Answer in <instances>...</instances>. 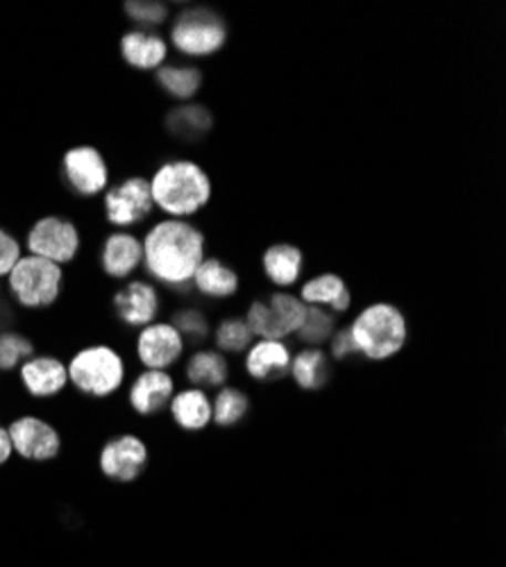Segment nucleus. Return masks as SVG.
Wrapping results in <instances>:
<instances>
[{
	"instance_id": "nucleus-32",
	"label": "nucleus",
	"mask_w": 506,
	"mask_h": 567,
	"mask_svg": "<svg viewBox=\"0 0 506 567\" xmlns=\"http://www.w3.org/2000/svg\"><path fill=\"white\" fill-rule=\"evenodd\" d=\"M250 341H252V334H250L246 320H241V318H229V320L220 322L218 332H216V346L223 352L239 354L250 346Z\"/></svg>"
},
{
	"instance_id": "nucleus-6",
	"label": "nucleus",
	"mask_w": 506,
	"mask_h": 567,
	"mask_svg": "<svg viewBox=\"0 0 506 567\" xmlns=\"http://www.w3.org/2000/svg\"><path fill=\"white\" fill-rule=\"evenodd\" d=\"M82 246L80 229L73 220L64 216H43L39 218L28 236H25V248L30 255L49 259L53 264H71Z\"/></svg>"
},
{
	"instance_id": "nucleus-22",
	"label": "nucleus",
	"mask_w": 506,
	"mask_h": 567,
	"mask_svg": "<svg viewBox=\"0 0 506 567\" xmlns=\"http://www.w3.org/2000/svg\"><path fill=\"white\" fill-rule=\"evenodd\" d=\"M194 287L207 298H229L239 291V277L233 268H227L218 259H205L196 275Z\"/></svg>"
},
{
	"instance_id": "nucleus-31",
	"label": "nucleus",
	"mask_w": 506,
	"mask_h": 567,
	"mask_svg": "<svg viewBox=\"0 0 506 567\" xmlns=\"http://www.w3.org/2000/svg\"><path fill=\"white\" fill-rule=\"evenodd\" d=\"M298 334L304 343H323L334 334V318L320 307H307V316L302 327L298 329Z\"/></svg>"
},
{
	"instance_id": "nucleus-33",
	"label": "nucleus",
	"mask_w": 506,
	"mask_h": 567,
	"mask_svg": "<svg viewBox=\"0 0 506 567\" xmlns=\"http://www.w3.org/2000/svg\"><path fill=\"white\" fill-rule=\"evenodd\" d=\"M173 327L177 329V332L182 334V339L187 337L189 341L198 343V341H205L207 334H209V324H207V318L196 311V309H184V311H177L175 318H173Z\"/></svg>"
},
{
	"instance_id": "nucleus-34",
	"label": "nucleus",
	"mask_w": 506,
	"mask_h": 567,
	"mask_svg": "<svg viewBox=\"0 0 506 567\" xmlns=\"http://www.w3.org/2000/svg\"><path fill=\"white\" fill-rule=\"evenodd\" d=\"M125 14L142 28H155L162 25L168 17V8L164 3H146V0H134V3H125Z\"/></svg>"
},
{
	"instance_id": "nucleus-15",
	"label": "nucleus",
	"mask_w": 506,
	"mask_h": 567,
	"mask_svg": "<svg viewBox=\"0 0 506 567\" xmlns=\"http://www.w3.org/2000/svg\"><path fill=\"white\" fill-rule=\"evenodd\" d=\"M175 395V382L166 370H144L130 386L127 400L134 413L144 417L164 411Z\"/></svg>"
},
{
	"instance_id": "nucleus-17",
	"label": "nucleus",
	"mask_w": 506,
	"mask_h": 567,
	"mask_svg": "<svg viewBox=\"0 0 506 567\" xmlns=\"http://www.w3.org/2000/svg\"><path fill=\"white\" fill-rule=\"evenodd\" d=\"M121 55L136 71L162 69L168 58V43L148 30H130L121 39Z\"/></svg>"
},
{
	"instance_id": "nucleus-1",
	"label": "nucleus",
	"mask_w": 506,
	"mask_h": 567,
	"mask_svg": "<svg viewBox=\"0 0 506 567\" xmlns=\"http://www.w3.org/2000/svg\"><path fill=\"white\" fill-rule=\"evenodd\" d=\"M144 266L153 279L168 287L187 289L205 261V236L187 220L168 218L153 225L142 241Z\"/></svg>"
},
{
	"instance_id": "nucleus-13",
	"label": "nucleus",
	"mask_w": 506,
	"mask_h": 567,
	"mask_svg": "<svg viewBox=\"0 0 506 567\" xmlns=\"http://www.w3.org/2000/svg\"><path fill=\"white\" fill-rule=\"evenodd\" d=\"M19 377H21V384L28 391V395H32L37 400L58 398L69 386L66 363L62 359L49 357V354L30 357L19 368Z\"/></svg>"
},
{
	"instance_id": "nucleus-29",
	"label": "nucleus",
	"mask_w": 506,
	"mask_h": 567,
	"mask_svg": "<svg viewBox=\"0 0 506 567\" xmlns=\"http://www.w3.org/2000/svg\"><path fill=\"white\" fill-rule=\"evenodd\" d=\"M30 357H34V346L28 337L19 332L0 334V370L12 372L23 365Z\"/></svg>"
},
{
	"instance_id": "nucleus-8",
	"label": "nucleus",
	"mask_w": 506,
	"mask_h": 567,
	"mask_svg": "<svg viewBox=\"0 0 506 567\" xmlns=\"http://www.w3.org/2000/svg\"><path fill=\"white\" fill-rule=\"evenodd\" d=\"M103 209H105L107 223L121 229L144 223L155 209L151 182L146 177L134 175V177H125L114 186H107Z\"/></svg>"
},
{
	"instance_id": "nucleus-28",
	"label": "nucleus",
	"mask_w": 506,
	"mask_h": 567,
	"mask_svg": "<svg viewBox=\"0 0 506 567\" xmlns=\"http://www.w3.org/2000/svg\"><path fill=\"white\" fill-rule=\"evenodd\" d=\"M246 324L250 329V334L259 337L261 341H282V339H287L278 316H275V311L266 302H252L250 305Z\"/></svg>"
},
{
	"instance_id": "nucleus-25",
	"label": "nucleus",
	"mask_w": 506,
	"mask_h": 567,
	"mask_svg": "<svg viewBox=\"0 0 506 567\" xmlns=\"http://www.w3.org/2000/svg\"><path fill=\"white\" fill-rule=\"evenodd\" d=\"M157 82L168 96L177 101H189L198 93L203 75L194 66H162L157 69Z\"/></svg>"
},
{
	"instance_id": "nucleus-27",
	"label": "nucleus",
	"mask_w": 506,
	"mask_h": 567,
	"mask_svg": "<svg viewBox=\"0 0 506 567\" xmlns=\"http://www.w3.org/2000/svg\"><path fill=\"white\" fill-rule=\"evenodd\" d=\"M168 127L173 134H179L184 138H194L203 136L211 127V114L205 107L198 105H187L171 112Z\"/></svg>"
},
{
	"instance_id": "nucleus-14",
	"label": "nucleus",
	"mask_w": 506,
	"mask_h": 567,
	"mask_svg": "<svg viewBox=\"0 0 506 567\" xmlns=\"http://www.w3.org/2000/svg\"><path fill=\"white\" fill-rule=\"evenodd\" d=\"M114 313L127 327H148L159 313V293L151 281H127L114 296Z\"/></svg>"
},
{
	"instance_id": "nucleus-20",
	"label": "nucleus",
	"mask_w": 506,
	"mask_h": 567,
	"mask_svg": "<svg viewBox=\"0 0 506 567\" xmlns=\"http://www.w3.org/2000/svg\"><path fill=\"white\" fill-rule=\"evenodd\" d=\"M300 300L304 305L320 307V309L332 307L337 313H343L350 309V291L345 287V281L332 272L309 279L302 287Z\"/></svg>"
},
{
	"instance_id": "nucleus-5",
	"label": "nucleus",
	"mask_w": 506,
	"mask_h": 567,
	"mask_svg": "<svg viewBox=\"0 0 506 567\" xmlns=\"http://www.w3.org/2000/svg\"><path fill=\"white\" fill-rule=\"evenodd\" d=\"M8 289L25 309H49L62 298L64 270L60 264L25 255L8 275Z\"/></svg>"
},
{
	"instance_id": "nucleus-4",
	"label": "nucleus",
	"mask_w": 506,
	"mask_h": 567,
	"mask_svg": "<svg viewBox=\"0 0 506 567\" xmlns=\"http://www.w3.org/2000/svg\"><path fill=\"white\" fill-rule=\"evenodd\" d=\"M69 384L82 395L110 398L125 384V361L112 346H89L66 363Z\"/></svg>"
},
{
	"instance_id": "nucleus-11",
	"label": "nucleus",
	"mask_w": 506,
	"mask_h": 567,
	"mask_svg": "<svg viewBox=\"0 0 506 567\" xmlns=\"http://www.w3.org/2000/svg\"><path fill=\"white\" fill-rule=\"evenodd\" d=\"M148 458V445L140 436L121 434L103 445L99 465L107 480L118 484H132L144 475Z\"/></svg>"
},
{
	"instance_id": "nucleus-2",
	"label": "nucleus",
	"mask_w": 506,
	"mask_h": 567,
	"mask_svg": "<svg viewBox=\"0 0 506 567\" xmlns=\"http://www.w3.org/2000/svg\"><path fill=\"white\" fill-rule=\"evenodd\" d=\"M148 182L155 207L179 220L198 214L211 198L209 175L189 159L162 164Z\"/></svg>"
},
{
	"instance_id": "nucleus-16",
	"label": "nucleus",
	"mask_w": 506,
	"mask_h": 567,
	"mask_svg": "<svg viewBox=\"0 0 506 567\" xmlns=\"http://www.w3.org/2000/svg\"><path fill=\"white\" fill-rule=\"evenodd\" d=\"M144 264V246L130 231L110 234L101 248L103 272L112 279H125Z\"/></svg>"
},
{
	"instance_id": "nucleus-36",
	"label": "nucleus",
	"mask_w": 506,
	"mask_h": 567,
	"mask_svg": "<svg viewBox=\"0 0 506 567\" xmlns=\"http://www.w3.org/2000/svg\"><path fill=\"white\" fill-rule=\"evenodd\" d=\"M332 354H334V359H339V361H345V359H350L352 354H357L354 341H352V337H350V329H341V332L334 334V339H332Z\"/></svg>"
},
{
	"instance_id": "nucleus-23",
	"label": "nucleus",
	"mask_w": 506,
	"mask_h": 567,
	"mask_svg": "<svg viewBox=\"0 0 506 567\" xmlns=\"http://www.w3.org/2000/svg\"><path fill=\"white\" fill-rule=\"evenodd\" d=\"M291 372H293V380L300 389L318 391V389H323L326 382L330 380V361L323 350L309 348L291 361Z\"/></svg>"
},
{
	"instance_id": "nucleus-9",
	"label": "nucleus",
	"mask_w": 506,
	"mask_h": 567,
	"mask_svg": "<svg viewBox=\"0 0 506 567\" xmlns=\"http://www.w3.org/2000/svg\"><path fill=\"white\" fill-rule=\"evenodd\" d=\"M8 432H10L14 454H19L25 461H34V463L55 461L62 452L60 432L49 420H43L39 415L17 417L8 427Z\"/></svg>"
},
{
	"instance_id": "nucleus-37",
	"label": "nucleus",
	"mask_w": 506,
	"mask_h": 567,
	"mask_svg": "<svg viewBox=\"0 0 506 567\" xmlns=\"http://www.w3.org/2000/svg\"><path fill=\"white\" fill-rule=\"evenodd\" d=\"M14 450H12V441H10V432L8 427L0 424V465H6L12 458Z\"/></svg>"
},
{
	"instance_id": "nucleus-26",
	"label": "nucleus",
	"mask_w": 506,
	"mask_h": 567,
	"mask_svg": "<svg viewBox=\"0 0 506 567\" xmlns=\"http://www.w3.org/2000/svg\"><path fill=\"white\" fill-rule=\"evenodd\" d=\"M250 409V400L239 389H223L218 391L214 404H211V420L218 427H235L239 424Z\"/></svg>"
},
{
	"instance_id": "nucleus-18",
	"label": "nucleus",
	"mask_w": 506,
	"mask_h": 567,
	"mask_svg": "<svg viewBox=\"0 0 506 567\" xmlns=\"http://www.w3.org/2000/svg\"><path fill=\"white\" fill-rule=\"evenodd\" d=\"M246 370L257 382L280 380L291 370V352L282 341H259L246 357Z\"/></svg>"
},
{
	"instance_id": "nucleus-10",
	"label": "nucleus",
	"mask_w": 506,
	"mask_h": 567,
	"mask_svg": "<svg viewBox=\"0 0 506 567\" xmlns=\"http://www.w3.org/2000/svg\"><path fill=\"white\" fill-rule=\"evenodd\" d=\"M62 173L71 192L82 198L105 194L110 186V168L94 146H75L62 159Z\"/></svg>"
},
{
	"instance_id": "nucleus-3",
	"label": "nucleus",
	"mask_w": 506,
	"mask_h": 567,
	"mask_svg": "<svg viewBox=\"0 0 506 567\" xmlns=\"http://www.w3.org/2000/svg\"><path fill=\"white\" fill-rule=\"evenodd\" d=\"M350 337L359 354L373 361H384L402 352L409 337L406 318L397 307L378 302L365 307L354 318L350 327Z\"/></svg>"
},
{
	"instance_id": "nucleus-30",
	"label": "nucleus",
	"mask_w": 506,
	"mask_h": 567,
	"mask_svg": "<svg viewBox=\"0 0 506 567\" xmlns=\"http://www.w3.org/2000/svg\"><path fill=\"white\" fill-rule=\"evenodd\" d=\"M268 307L275 311V316H278L287 337L298 332L304 322V316H307V305L300 298L289 296V293H275L270 298Z\"/></svg>"
},
{
	"instance_id": "nucleus-24",
	"label": "nucleus",
	"mask_w": 506,
	"mask_h": 567,
	"mask_svg": "<svg viewBox=\"0 0 506 567\" xmlns=\"http://www.w3.org/2000/svg\"><path fill=\"white\" fill-rule=\"evenodd\" d=\"M187 377L194 386L218 389L227 380V361L220 352L200 350L189 359Z\"/></svg>"
},
{
	"instance_id": "nucleus-7",
	"label": "nucleus",
	"mask_w": 506,
	"mask_h": 567,
	"mask_svg": "<svg viewBox=\"0 0 506 567\" xmlns=\"http://www.w3.org/2000/svg\"><path fill=\"white\" fill-rule=\"evenodd\" d=\"M225 39L227 30L220 17L200 8L182 12L175 25L171 28L173 45L179 53L189 58H203L220 51Z\"/></svg>"
},
{
	"instance_id": "nucleus-19",
	"label": "nucleus",
	"mask_w": 506,
	"mask_h": 567,
	"mask_svg": "<svg viewBox=\"0 0 506 567\" xmlns=\"http://www.w3.org/2000/svg\"><path fill=\"white\" fill-rule=\"evenodd\" d=\"M171 415L184 432H203L211 422V400L203 389H187L173 395Z\"/></svg>"
},
{
	"instance_id": "nucleus-21",
	"label": "nucleus",
	"mask_w": 506,
	"mask_h": 567,
	"mask_svg": "<svg viewBox=\"0 0 506 567\" xmlns=\"http://www.w3.org/2000/svg\"><path fill=\"white\" fill-rule=\"evenodd\" d=\"M302 252L291 244L270 246L264 252V270L268 279L278 287H293L302 272Z\"/></svg>"
},
{
	"instance_id": "nucleus-12",
	"label": "nucleus",
	"mask_w": 506,
	"mask_h": 567,
	"mask_svg": "<svg viewBox=\"0 0 506 567\" xmlns=\"http://www.w3.org/2000/svg\"><path fill=\"white\" fill-rule=\"evenodd\" d=\"M182 352L184 339L171 322H153L136 337V357L146 370H168Z\"/></svg>"
},
{
	"instance_id": "nucleus-35",
	"label": "nucleus",
	"mask_w": 506,
	"mask_h": 567,
	"mask_svg": "<svg viewBox=\"0 0 506 567\" xmlns=\"http://www.w3.org/2000/svg\"><path fill=\"white\" fill-rule=\"evenodd\" d=\"M21 244L14 234L0 227V279L8 277L17 261L21 259Z\"/></svg>"
}]
</instances>
